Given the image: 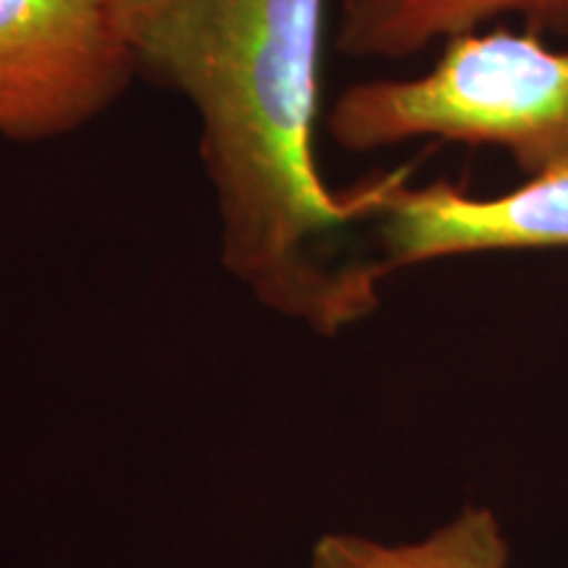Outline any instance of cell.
Segmentation results:
<instances>
[{
  "label": "cell",
  "instance_id": "6da1fadb",
  "mask_svg": "<svg viewBox=\"0 0 568 568\" xmlns=\"http://www.w3.org/2000/svg\"><path fill=\"white\" fill-rule=\"evenodd\" d=\"M122 21L138 77L195 111L226 272L322 335L372 314L385 272L335 253L372 182L335 193L316 161L324 0H140Z\"/></svg>",
  "mask_w": 568,
  "mask_h": 568
},
{
  "label": "cell",
  "instance_id": "7a4b0ae2",
  "mask_svg": "<svg viewBox=\"0 0 568 568\" xmlns=\"http://www.w3.org/2000/svg\"><path fill=\"white\" fill-rule=\"evenodd\" d=\"M326 130L351 153L439 138L503 148L527 176L568 166V51L510 30L458 34L422 77L345 88Z\"/></svg>",
  "mask_w": 568,
  "mask_h": 568
},
{
  "label": "cell",
  "instance_id": "3957f363",
  "mask_svg": "<svg viewBox=\"0 0 568 568\" xmlns=\"http://www.w3.org/2000/svg\"><path fill=\"white\" fill-rule=\"evenodd\" d=\"M134 80L113 0H0V140L80 132Z\"/></svg>",
  "mask_w": 568,
  "mask_h": 568
},
{
  "label": "cell",
  "instance_id": "277c9868",
  "mask_svg": "<svg viewBox=\"0 0 568 568\" xmlns=\"http://www.w3.org/2000/svg\"><path fill=\"white\" fill-rule=\"evenodd\" d=\"M406 174L372 187L385 274L453 255L568 247V166L527 176L497 197H474L443 180L408 187Z\"/></svg>",
  "mask_w": 568,
  "mask_h": 568
},
{
  "label": "cell",
  "instance_id": "5b68a950",
  "mask_svg": "<svg viewBox=\"0 0 568 568\" xmlns=\"http://www.w3.org/2000/svg\"><path fill=\"white\" fill-rule=\"evenodd\" d=\"M508 13L531 32L568 34V0H343L335 40L351 59L397 61Z\"/></svg>",
  "mask_w": 568,
  "mask_h": 568
},
{
  "label": "cell",
  "instance_id": "8992f818",
  "mask_svg": "<svg viewBox=\"0 0 568 568\" xmlns=\"http://www.w3.org/2000/svg\"><path fill=\"white\" fill-rule=\"evenodd\" d=\"M500 521L487 508H464L418 542L385 545L358 535H324L305 568H508Z\"/></svg>",
  "mask_w": 568,
  "mask_h": 568
},
{
  "label": "cell",
  "instance_id": "52a82bcc",
  "mask_svg": "<svg viewBox=\"0 0 568 568\" xmlns=\"http://www.w3.org/2000/svg\"><path fill=\"white\" fill-rule=\"evenodd\" d=\"M113 3H116V9H119V13H122V19H124V13L132 11L134 6L140 3V0H113Z\"/></svg>",
  "mask_w": 568,
  "mask_h": 568
}]
</instances>
